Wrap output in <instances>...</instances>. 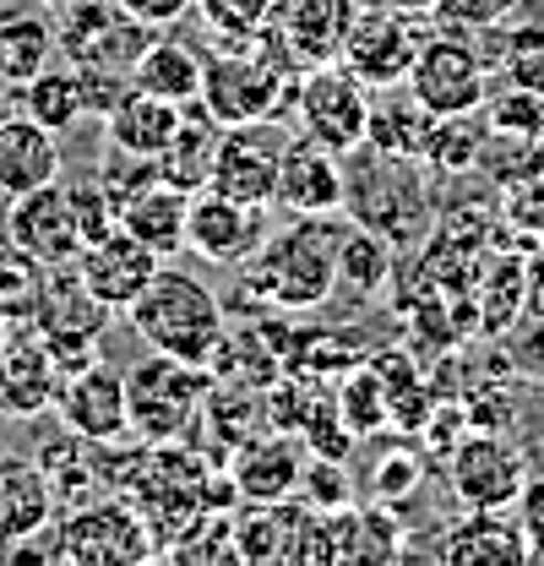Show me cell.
<instances>
[{
  "label": "cell",
  "instance_id": "1",
  "mask_svg": "<svg viewBox=\"0 0 544 566\" xmlns=\"http://www.w3.org/2000/svg\"><path fill=\"white\" fill-rule=\"evenodd\" d=\"M338 212L327 218H294V229L268 234V245L245 262V294L268 311H316L338 289Z\"/></svg>",
  "mask_w": 544,
  "mask_h": 566
},
{
  "label": "cell",
  "instance_id": "2",
  "mask_svg": "<svg viewBox=\"0 0 544 566\" xmlns=\"http://www.w3.org/2000/svg\"><path fill=\"white\" fill-rule=\"evenodd\" d=\"M126 322L153 354H175V359H191V365H207L223 344V333H229L218 294L197 273L164 268V262L147 279V289L126 305Z\"/></svg>",
  "mask_w": 544,
  "mask_h": 566
},
{
  "label": "cell",
  "instance_id": "3",
  "mask_svg": "<svg viewBox=\"0 0 544 566\" xmlns=\"http://www.w3.org/2000/svg\"><path fill=\"white\" fill-rule=\"evenodd\" d=\"M300 71H289L272 55L268 39L240 44V50H212L202 71V104L218 126H245V120H278V109L294 98Z\"/></svg>",
  "mask_w": 544,
  "mask_h": 566
},
{
  "label": "cell",
  "instance_id": "4",
  "mask_svg": "<svg viewBox=\"0 0 544 566\" xmlns=\"http://www.w3.org/2000/svg\"><path fill=\"white\" fill-rule=\"evenodd\" d=\"M212 392V370L175 359V354H153L126 370V409H132V436L147 447L164 441H186L191 424L202 420V403Z\"/></svg>",
  "mask_w": 544,
  "mask_h": 566
},
{
  "label": "cell",
  "instance_id": "5",
  "mask_svg": "<svg viewBox=\"0 0 544 566\" xmlns=\"http://www.w3.org/2000/svg\"><path fill=\"white\" fill-rule=\"evenodd\" d=\"M50 539H55L61 562H87V566H121V562L158 556V539H153L147 517L136 512V501H126L115 491L61 512L50 523Z\"/></svg>",
  "mask_w": 544,
  "mask_h": 566
},
{
  "label": "cell",
  "instance_id": "6",
  "mask_svg": "<svg viewBox=\"0 0 544 566\" xmlns=\"http://www.w3.org/2000/svg\"><path fill=\"white\" fill-rule=\"evenodd\" d=\"M343 186V208L354 212V223H365L370 234H381L387 245H408L425 229V180H419V158H393L376 153L370 169H348Z\"/></svg>",
  "mask_w": 544,
  "mask_h": 566
},
{
  "label": "cell",
  "instance_id": "7",
  "mask_svg": "<svg viewBox=\"0 0 544 566\" xmlns=\"http://www.w3.org/2000/svg\"><path fill=\"white\" fill-rule=\"evenodd\" d=\"M55 17H61L55 22V50L66 55V66L115 71V76H132L142 50L158 33V28L136 22L132 11H121L115 0H71Z\"/></svg>",
  "mask_w": 544,
  "mask_h": 566
},
{
  "label": "cell",
  "instance_id": "8",
  "mask_svg": "<svg viewBox=\"0 0 544 566\" xmlns=\"http://www.w3.org/2000/svg\"><path fill=\"white\" fill-rule=\"evenodd\" d=\"M294 109H300V137L333 147L338 158H348V153L365 147L370 87L343 66V61L300 71V82H294Z\"/></svg>",
  "mask_w": 544,
  "mask_h": 566
},
{
  "label": "cell",
  "instance_id": "9",
  "mask_svg": "<svg viewBox=\"0 0 544 566\" xmlns=\"http://www.w3.org/2000/svg\"><path fill=\"white\" fill-rule=\"evenodd\" d=\"M441 463H447L452 495L469 512H512L523 485H529V474H534L523 447L512 441V430L506 436L501 430H469Z\"/></svg>",
  "mask_w": 544,
  "mask_h": 566
},
{
  "label": "cell",
  "instance_id": "10",
  "mask_svg": "<svg viewBox=\"0 0 544 566\" xmlns=\"http://www.w3.org/2000/svg\"><path fill=\"white\" fill-rule=\"evenodd\" d=\"M490 61L469 44V33L447 28V33H430L408 66L404 87L430 109V115H469L484 104L490 93Z\"/></svg>",
  "mask_w": 544,
  "mask_h": 566
},
{
  "label": "cell",
  "instance_id": "11",
  "mask_svg": "<svg viewBox=\"0 0 544 566\" xmlns=\"http://www.w3.org/2000/svg\"><path fill=\"white\" fill-rule=\"evenodd\" d=\"M425 39H430V22H419L414 6H393V0H381L376 11L359 6L338 61L354 71L365 87H398Z\"/></svg>",
  "mask_w": 544,
  "mask_h": 566
},
{
  "label": "cell",
  "instance_id": "12",
  "mask_svg": "<svg viewBox=\"0 0 544 566\" xmlns=\"http://www.w3.org/2000/svg\"><path fill=\"white\" fill-rule=\"evenodd\" d=\"M50 409L61 415L71 436L93 441V447H126L132 441V409H126V370L104 365V359H82L61 370Z\"/></svg>",
  "mask_w": 544,
  "mask_h": 566
},
{
  "label": "cell",
  "instance_id": "13",
  "mask_svg": "<svg viewBox=\"0 0 544 566\" xmlns=\"http://www.w3.org/2000/svg\"><path fill=\"white\" fill-rule=\"evenodd\" d=\"M272 208L257 202H240V197H223V191H191V208H186V251H197L212 268H245L262 245H268Z\"/></svg>",
  "mask_w": 544,
  "mask_h": 566
},
{
  "label": "cell",
  "instance_id": "14",
  "mask_svg": "<svg viewBox=\"0 0 544 566\" xmlns=\"http://www.w3.org/2000/svg\"><path fill=\"white\" fill-rule=\"evenodd\" d=\"M354 11H359V0H278L262 39H268L272 55L289 71L327 66V61L343 55Z\"/></svg>",
  "mask_w": 544,
  "mask_h": 566
},
{
  "label": "cell",
  "instance_id": "15",
  "mask_svg": "<svg viewBox=\"0 0 544 566\" xmlns=\"http://www.w3.org/2000/svg\"><path fill=\"white\" fill-rule=\"evenodd\" d=\"M283 147H289V132H283L278 120L223 126L207 186H212V191H223V197H240V202L272 208V197H278V164H283Z\"/></svg>",
  "mask_w": 544,
  "mask_h": 566
},
{
  "label": "cell",
  "instance_id": "16",
  "mask_svg": "<svg viewBox=\"0 0 544 566\" xmlns=\"http://www.w3.org/2000/svg\"><path fill=\"white\" fill-rule=\"evenodd\" d=\"M6 240L17 251H28L39 268H71L82 256V229H76V212H71L66 180H50L39 191L11 197V208H6Z\"/></svg>",
  "mask_w": 544,
  "mask_h": 566
},
{
  "label": "cell",
  "instance_id": "17",
  "mask_svg": "<svg viewBox=\"0 0 544 566\" xmlns=\"http://www.w3.org/2000/svg\"><path fill=\"white\" fill-rule=\"evenodd\" d=\"M343 158L333 147L311 137H289L283 147V164H278V197L272 208L294 212V218H327V212L343 208Z\"/></svg>",
  "mask_w": 544,
  "mask_h": 566
},
{
  "label": "cell",
  "instance_id": "18",
  "mask_svg": "<svg viewBox=\"0 0 544 566\" xmlns=\"http://www.w3.org/2000/svg\"><path fill=\"white\" fill-rule=\"evenodd\" d=\"M153 273H158V256H153L136 234H126L121 223H115L109 234L87 240L82 256H76V279H82V289H87L98 305H109V311H126L136 294L147 289Z\"/></svg>",
  "mask_w": 544,
  "mask_h": 566
},
{
  "label": "cell",
  "instance_id": "19",
  "mask_svg": "<svg viewBox=\"0 0 544 566\" xmlns=\"http://www.w3.org/2000/svg\"><path fill=\"white\" fill-rule=\"evenodd\" d=\"M300 474H305V452L294 436H245L229 447V485L240 501H289L300 491Z\"/></svg>",
  "mask_w": 544,
  "mask_h": 566
},
{
  "label": "cell",
  "instance_id": "20",
  "mask_svg": "<svg viewBox=\"0 0 544 566\" xmlns=\"http://www.w3.org/2000/svg\"><path fill=\"white\" fill-rule=\"evenodd\" d=\"M61 180V137L22 109L0 115V197H22Z\"/></svg>",
  "mask_w": 544,
  "mask_h": 566
},
{
  "label": "cell",
  "instance_id": "21",
  "mask_svg": "<svg viewBox=\"0 0 544 566\" xmlns=\"http://www.w3.org/2000/svg\"><path fill=\"white\" fill-rule=\"evenodd\" d=\"M186 208H191V191H180L164 175H153L147 186H136L132 197L115 202V223L126 234H136L158 262H169V256L186 251Z\"/></svg>",
  "mask_w": 544,
  "mask_h": 566
},
{
  "label": "cell",
  "instance_id": "22",
  "mask_svg": "<svg viewBox=\"0 0 544 566\" xmlns=\"http://www.w3.org/2000/svg\"><path fill=\"white\" fill-rule=\"evenodd\" d=\"M55 512L61 506H55V491H50L44 469L17 458V452H0V545L50 534Z\"/></svg>",
  "mask_w": 544,
  "mask_h": 566
},
{
  "label": "cell",
  "instance_id": "23",
  "mask_svg": "<svg viewBox=\"0 0 544 566\" xmlns=\"http://www.w3.org/2000/svg\"><path fill=\"white\" fill-rule=\"evenodd\" d=\"M441 562L452 566H523L529 562V539L517 512H463L447 534H441Z\"/></svg>",
  "mask_w": 544,
  "mask_h": 566
},
{
  "label": "cell",
  "instance_id": "24",
  "mask_svg": "<svg viewBox=\"0 0 544 566\" xmlns=\"http://www.w3.org/2000/svg\"><path fill=\"white\" fill-rule=\"evenodd\" d=\"M175 126H180V109L153 98V93H142L136 82L104 109V142L115 153H136V158H158L164 142L175 137Z\"/></svg>",
  "mask_w": 544,
  "mask_h": 566
},
{
  "label": "cell",
  "instance_id": "25",
  "mask_svg": "<svg viewBox=\"0 0 544 566\" xmlns=\"http://www.w3.org/2000/svg\"><path fill=\"white\" fill-rule=\"evenodd\" d=\"M55 381H61V370H55L50 349L39 344V333L33 338H0V409L6 415L50 409Z\"/></svg>",
  "mask_w": 544,
  "mask_h": 566
},
{
  "label": "cell",
  "instance_id": "26",
  "mask_svg": "<svg viewBox=\"0 0 544 566\" xmlns=\"http://www.w3.org/2000/svg\"><path fill=\"white\" fill-rule=\"evenodd\" d=\"M202 71H207V55H197L186 39L153 33V44L142 50V61H136V71H132V82L142 93H153V98L186 109V104L202 98Z\"/></svg>",
  "mask_w": 544,
  "mask_h": 566
},
{
  "label": "cell",
  "instance_id": "27",
  "mask_svg": "<svg viewBox=\"0 0 544 566\" xmlns=\"http://www.w3.org/2000/svg\"><path fill=\"white\" fill-rule=\"evenodd\" d=\"M218 137H223V126L207 115V104H186L180 109V126H175V137L164 142V153L153 158L158 164V175L169 180V186H180V191H202L207 175H212V158H218Z\"/></svg>",
  "mask_w": 544,
  "mask_h": 566
},
{
  "label": "cell",
  "instance_id": "28",
  "mask_svg": "<svg viewBox=\"0 0 544 566\" xmlns=\"http://www.w3.org/2000/svg\"><path fill=\"white\" fill-rule=\"evenodd\" d=\"M55 55V22L39 17V11H0V82L6 87H22L33 71L50 66Z\"/></svg>",
  "mask_w": 544,
  "mask_h": 566
},
{
  "label": "cell",
  "instance_id": "29",
  "mask_svg": "<svg viewBox=\"0 0 544 566\" xmlns=\"http://www.w3.org/2000/svg\"><path fill=\"white\" fill-rule=\"evenodd\" d=\"M11 98H17V109H22V115H33L39 126H50L55 137H61V132H71L76 120H87L82 82H76V71H71V66L33 71L22 87H11Z\"/></svg>",
  "mask_w": 544,
  "mask_h": 566
},
{
  "label": "cell",
  "instance_id": "30",
  "mask_svg": "<svg viewBox=\"0 0 544 566\" xmlns=\"http://www.w3.org/2000/svg\"><path fill=\"white\" fill-rule=\"evenodd\" d=\"M484 147H490V126H484L479 109H469V115H436L419 164L436 169V175H463V169H474L484 158Z\"/></svg>",
  "mask_w": 544,
  "mask_h": 566
},
{
  "label": "cell",
  "instance_id": "31",
  "mask_svg": "<svg viewBox=\"0 0 544 566\" xmlns=\"http://www.w3.org/2000/svg\"><path fill=\"white\" fill-rule=\"evenodd\" d=\"M484 126H490V142H529L544 137V93L534 87H512V82H490L484 104H479Z\"/></svg>",
  "mask_w": 544,
  "mask_h": 566
},
{
  "label": "cell",
  "instance_id": "32",
  "mask_svg": "<svg viewBox=\"0 0 544 566\" xmlns=\"http://www.w3.org/2000/svg\"><path fill=\"white\" fill-rule=\"evenodd\" d=\"M436 115L408 93L398 104H370V126H365V147L376 153H393V158H425V142H430Z\"/></svg>",
  "mask_w": 544,
  "mask_h": 566
},
{
  "label": "cell",
  "instance_id": "33",
  "mask_svg": "<svg viewBox=\"0 0 544 566\" xmlns=\"http://www.w3.org/2000/svg\"><path fill=\"white\" fill-rule=\"evenodd\" d=\"M490 76L544 93V17H523L501 33V44L490 55Z\"/></svg>",
  "mask_w": 544,
  "mask_h": 566
},
{
  "label": "cell",
  "instance_id": "34",
  "mask_svg": "<svg viewBox=\"0 0 544 566\" xmlns=\"http://www.w3.org/2000/svg\"><path fill=\"white\" fill-rule=\"evenodd\" d=\"M387 268H393V245L381 234H370L365 223H348L343 229V245H338V289H354L365 300V294L381 289Z\"/></svg>",
  "mask_w": 544,
  "mask_h": 566
},
{
  "label": "cell",
  "instance_id": "35",
  "mask_svg": "<svg viewBox=\"0 0 544 566\" xmlns=\"http://www.w3.org/2000/svg\"><path fill=\"white\" fill-rule=\"evenodd\" d=\"M272 6L278 0H197L191 11L202 17V28L218 39V50H240V44L262 39V28L272 22Z\"/></svg>",
  "mask_w": 544,
  "mask_h": 566
},
{
  "label": "cell",
  "instance_id": "36",
  "mask_svg": "<svg viewBox=\"0 0 544 566\" xmlns=\"http://www.w3.org/2000/svg\"><path fill=\"white\" fill-rule=\"evenodd\" d=\"M338 403L343 424L354 430V436H370L376 424H387V398H381V381H376V370L365 365V370H348V381H343V392L333 398Z\"/></svg>",
  "mask_w": 544,
  "mask_h": 566
},
{
  "label": "cell",
  "instance_id": "37",
  "mask_svg": "<svg viewBox=\"0 0 544 566\" xmlns=\"http://www.w3.org/2000/svg\"><path fill=\"white\" fill-rule=\"evenodd\" d=\"M300 501L311 512H338V506H354V485H348V469L338 458H305V474H300Z\"/></svg>",
  "mask_w": 544,
  "mask_h": 566
},
{
  "label": "cell",
  "instance_id": "38",
  "mask_svg": "<svg viewBox=\"0 0 544 566\" xmlns=\"http://www.w3.org/2000/svg\"><path fill=\"white\" fill-rule=\"evenodd\" d=\"M66 191H71V212H76V229H82V245L115 229V202H109V191H104L98 180H66Z\"/></svg>",
  "mask_w": 544,
  "mask_h": 566
},
{
  "label": "cell",
  "instance_id": "39",
  "mask_svg": "<svg viewBox=\"0 0 544 566\" xmlns=\"http://www.w3.org/2000/svg\"><path fill=\"white\" fill-rule=\"evenodd\" d=\"M506 370L523 376L529 387H544V311H534V316L506 338Z\"/></svg>",
  "mask_w": 544,
  "mask_h": 566
},
{
  "label": "cell",
  "instance_id": "40",
  "mask_svg": "<svg viewBox=\"0 0 544 566\" xmlns=\"http://www.w3.org/2000/svg\"><path fill=\"white\" fill-rule=\"evenodd\" d=\"M419 474H425L419 452H387V458L376 463V501H381V506H393V501L414 495L419 491Z\"/></svg>",
  "mask_w": 544,
  "mask_h": 566
},
{
  "label": "cell",
  "instance_id": "41",
  "mask_svg": "<svg viewBox=\"0 0 544 566\" xmlns=\"http://www.w3.org/2000/svg\"><path fill=\"white\" fill-rule=\"evenodd\" d=\"M517 523H523V539H529V562H544V474H529V485L517 495Z\"/></svg>",
  "mask_w": 544,
  "mask_h": 566
},
{
  "label": "cell",
  "instance_id": "42",
  "mask_svg": "<svg viewBox=\"0 0 544 566\" xmlns=\"http://www.w3.org/2000/svg\"><path fill=\"white\" fill-rule=\"evenodd\" d=\"M115 6L132 11L136 22H147V28H175L180 17H191L197 0H115Z\"/></svg>",
  "mask_w": 544,
  "mask_h": 566
},
{
  "label": "cell",
  "instance_id": "43",
  "mask_svg": "<svg viewBox=\"0 0 544 566\" xmlns=\"http://www.w3.org/2000/svg\"><path fill=\"white\" fill-rule=\"evenodd\" d=\"M523 175H529V180H523L529 191H544V137H540V142H529V158H523Z\"/></svg>",
  "mask_w": 544,
  "mask_h": 566
},
{
  "label": "cell",
  "instance_id": "44",
  "mask_svg": "<svg viewBox=\"0 0 544 566\" xmlns=\"http://www.w3.org/2000/svg\"><path fill=\"white\" fill-rule=\"evenodd\" d=\"M529 305H534V311H544V256H534V262H529Z\"/></svg>",
  "mask_w": 544,
  "mask_h": 566
},
{
  "label": "cell",
  "instance_id": "45",
  "mask_svg": "<svg viewBox=\"0 0 544 566\" xmlns=\"http://www.w3.org/2000/svg\"><path fill=\"white\" fill-rule=\"evenodd\" d=\"M6 109H11V87L0 82V115H6Z\"/></svg>",
  "mask_w": 544,
  "mask_h": 566
},
{
  "label": "cell",
  "instance_id": "46",
  "mask_svg": "<svg viewBox=\"0 0 544 566\" xmlns=\"http://www.w3.org/2000/svg\"><path fill=\"white\" fill-rule=\"evenodd\" d=\"M39 6H50V11H61V6H71V0H39Z\"/></svg>",
  "mask_w": 544,
  "mask_h": 566
}]
</instances>
